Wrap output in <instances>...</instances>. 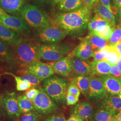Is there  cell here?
I'll use <instances>...</instances> for the list:
<instances>
[{
    "label": "cell",
    "mask_w": 121,
    "mask_h": 121,
    "mask_svg": "<svg viewBox=\"0 0 121 121\" xmlns=\"http://www.w3.org/2000/svg\"><path fill=\"white\" fill-rule=\"evenodd\" d=\"M91 10L83 6L68 12H58L54 16L53 24L67 33L79 32L86 29L90 20Z\"/></svg>",
    "instance_id": "obj_1"
},
{
    "label": "cell",
    "mask_w": 121,
    "mask_h": 121,
    "mask_svg": "<svg viewBox=\"0 0 121 121\" xmlns=\"http://www.w3.org/2000/svg\"><path fill=\"white\" fill-rule=\"evenodd\" d=\"M17 65L24 68L39 60V46L33 41L28 39H22L17 46L13 47Z\"/></svg>",
    "instance_id": "obj_2"
},
{
    "label": "cell",
    "mask_w": 121,
    "mask_h": 121,
    "mask_svg": "<svg viewBox=\"0 0 121 121\" xmlns=\"http://www.w3.org/2000/svg\"><path fill=\"white\" fill-rule=\"evenodd\" d=\"M20 15L28 26L35 29L51 24L47 14L35 5L25 4Z\"/></svg>",
    "instance_id": "obj_3"
},
{
    "label": "cell",
    "mask_w": 121,
    "mask_h": 121,
    "mask_svg": "<svg viewBox=\"0 0 121 121\" xmlns=\"http://www.w3.org/2000/svg\"><path fill=\"white\" fill-rule=\"evenodd\" d=\"M67 83L65 79L52 75L43 81V89L54 101L61 103L65 101Z\"/></svg>",
    "instance_id": "obj_4"
},
{
    "label": "cell",
    "mask_w": 121,
    "mask_h": 121,
    "mask_svg": "<svg viewBox=\"0 0 121 121\" xmlns=\"http://www.w3.org/2000/svg\"><path fill=\"white\" fill-rule=\"evenodd\" d=\"M67 33L54 25L51 24L43 28L36 29L34 32L35 39L41 43H55L64 39Z\"/></svg>",
    "instance_id": "obj_5"
},
{
    "label": "cell",
    "mask_w": 121,
    "mask_h": 121,
    "mask_svg": "<svg viewBox=\"0 0 121 121\" xmlns=\"http://www.w3.org/2000/svg\"><path fill=\"white\" fill-rule=\"evenodd\" d=\"M0 105L5 115L9 119L15 121L21 115L18 104L17 94L14 91H6L0 96Z\"/></svg>",
    "instance_id": "obj_6"
},
{
    "label": "cell",
    "mask_w": 121,
    "mask_h": 121,
    "mask_svg": "<svg viewBox=\"0 0 121 121\" xmlns=\"http://www.w3.org/2000/svg\"><path fill=\"white\" fill-rule=\"evenodd\" d=\"M39 92L32 101L33 111L41 115H48L56 112L58 107L54 101L41 87H37Z\"/></svg>",
    "instance_id": "obj_7"
},
{
    "label": "cell",
    "mask_w": 121,
    "mask_h": 121,
    "mask_svg": "<svg viewBox=\"0 0 121 121\" xmlns=\"http://www.w3.org/2000/svg\"><path fill=\"white\" fill-rule=\"evenodd\" d=\"M69 49L66 46L53 43H45L39 46V55L40 59L55 61L65 57V54L69 52Z\"/></svg>",
    "instance_id": "obj_8"
},
{
    "label": "cell",
    "mask_w": 121,
    "mask_h": 121,
    "mask_svg": "<svg viewBox=\"0 0 121 121\" xmlns=\"http://www.w3.org/2000/svg\"><path fill=\"white\" fill-rule=\"evenodd\" d=\"M0 23L24 37H28L30 30L28 25L22 17L7 13L0 16Z\"/></svg>",
    "instance_id": "obj_9"
},
{
    "label": "cell",
    "mask_w": 121,
    "mask_h": 121,
    "mask_svg": "<svg viewBox=\"0 0 121 121\" xmlns=\"http://www.w3.org/2000/svg\"><path fill=\"white\" fill-rule=\"evenodd\" d=\"M30 73L38 78L40 81H44L53 75L54 72L48 63H45L39 60L29 65L20 70V73Z\"/></svg>",
    "instance_id": "obj_10"
},
{
    "label": "cell",
    "mask_w": 121,
    "mask_h": 121,
    "mask_svg": "<svg viewBox=\"0 0 121 121\" xmlns=\"http://www.w3.org/2000/svg\"><path fill=\"white\" fill-rule=\"evenodd\" d=\"M107 91L103 83L98 77L91 75L90 77L88 92L86 95L87 99L93 102H98L106 96Z\"/></svg>",
    "instance_id": "obj_11"
},
{
    "label": "cell",
    "mask_w": 121,
    "mask_h": 121,
    "mask_svg": "<svg viewBox=\"0 0 121 121\" xmlns=\"http://www.w3.org/2000/svg\"><path fill=\"white\" fill-rule=\"evenodd\" d=\"M0 39L9 46L14 47L22 42L21 35L0 23Z\"/></svg>",
    "instance_id": "obj_12"
},
{
    "label": "cell",
    "mask_w": 121,
    "mask_h": 121,
    "mask_svg": "<svg viewBox=\"0 0 121 121\" xmlns=\"http://www.w3.org/2000/svg\"><path fill=\"white\" fill-rule=\"evenodd\" d=\"M99 77L102 80L107 93L113 95L119 94L121 90V78L111 75H100Z\"/></svg>",
    "instance_id": "obj_13"
},
{
    "label": "cell",
    "mask_w": 121,
    "mask_h": 121,
    "mask_svg": "<svg viewBox=\"0 0 121 121\" xmlns=\"http://www.w3.org/2000/svg\"><path fill=\"white\" fill-rule=\"evenodd\" d=\"M26 0H0V7L5 12L13 16L21 15Z\"/></svg>",
    "instance_id": "obj_14"
},
{
    "label": "cell",
    "mask_w": 121,
    "mask_h": 121,
    "mask_svg": "<svg viewBox=\"0 0 121 121\" xmlns=\"http://www.w3.org/2000/svg\"><path fill=\"white\" fill-rule=\"evenodd\" d=\"M72 69L77 75H92L91 62L77 57L71 58Z\"/></svg>",
    "instance_id": "obj_15"
},
{
    "label": "cell",
    "mask_w": 121,
    "mask_h": 121,
    "mask_svg": "<svg viewBox=\"0 0 121 121\" xmlns=\"http://www.w3.org/2000/svg\"><path fill=\"white\" fill-rule=\"evenodd\" d=\"M48 63L51 66L54 73L63 76H69L72 70L71 58L69 56Z\"/></svg>",
    "instance_id": "obj_16"
},
{
    "label": "cell",
    "mask_w": 121,
    "mask_h": 121,
    "mask_svg": "<svg viewBox=\"0 0 121 121\" xmlns=\"http://www.w3.org/2000/svg\"><path fill=\"white\" fill-rule=\"evenodd\" d=\"M99 108L116 115L121 110V99L119 96L106 95L100 102Z\"/></svg>",
    "instance_id": "obj_17"
},
{
    "label": "cell",
    "mask_w": 121,
    "mask_h": 121,
    "mask_svg": "<svg viewBox=\"0 0 121 121\" xmlns=\"http://www.w3.org/2000/svg\"><path fill=\"white\" fill-rule=\"evenodd\" d=\"M0 60L13 68L18 66L13 50L9 46L0 39Z\"/></svg>",
    "instance_id": "obj_18"
},
{
    "label": "cell",
    "mask_w": 121,
    "mask_h": 121,
    "mask_svg": "<svg viewBox=\"0 0 121 121\" xmlns=\"http://www.w3.org/2000/svg\"><path fill=\"white\" fill-rule=\"evenodd\" d=\"M72 114L80 118L83 121L87 120L92 116L93 108L89 102L83 101L74 106Z\"/></svg>",
    "instance_id": "obj_19"
},
{
    "label": "cell",
    "mask_w": 121,
    "mask_h": 121,
    "mask_svg": "<svg viewBox=\"0 0 121 121\" xmlns=\"http://www.w3.org/2000/svg\"><path fill=\"white\" fill-rule=\"evenodd\" d=\"M93 50L91 45L86 38L74 48L73 52V55L83 60H88L92 57Z\"/></svg>",
    "instance_id": "obj_20"
},
{
    "label": "cell",
    "mask_w": 121,
    "mask_h": 121,
    "mask_svg": "<svg viewBox=\"0 0 121 121\" xmlns=\"http://www.w3.org/2000/svg\"><path fill=\"white\" fill-rule=\"evenodd\" d=\"M92 9L95 14L108 21L112 26H115L116 20L114 14L107 7L102 4L99 0L94 6Z\"/></svg>",
    "instance_id": "obj_21"
},
{
    "label": "cell",
    "mask_w": 121,
    "mask_h": 121,
    "mask_svg": "<svg viewBox=\"0 0 121 121\" xmlns=\"http://www.w3.org/2000/svg\"><path fill=\"white\" fill-rule=\"evenodd\" d=\"M92 75H110L112 64L106 60H93L91 62Z\"/></svg>",
    "instance_id": "obj_22"
},
{
    "label": "cell",
    "mask_w": 121,
    "mask_h": 121,
    "mask_svg": "<svg viewBox=\"0 0 121 121\" xmlns=\"http://www.w3.org/2000/svg\"><path fill=\"white\" fill-rule=\"evenodd\" d=\"M83 6L82 0H63L56 4L59 12H68L80 9Z\"/></svg>",
    "instance_id": "obj_23"
},
{
    "label": "cell",
    "mask_w": 121,
    "mask_h": 121,
    "mask_svg": "<svg viewBox=\"0 0 121 121\" xmlns=\"http://www.w3.org/2000/svg\"><path fill=\"white\" fill-rule=\"evenodd\" d=\"M109 26L111 25L108 21L99 15L95 14V16L89 20L87 27L89 33H94L101 31Z\"/></svg>",
    "instance_id": "obj_24"
},
{
    "label": "cell",
    "mask_w": 121,
    "mask_h": 121,
    "mask_svg": "<svg viewBox=\"0 0 121 121\" xmlns=\"http://www.w3.org/2000/svg\"><path fill=\"white\" fill-rule=\"evenodd\" d=\"M86 39L90 44L93 51L102 49L108 45V42L97 35L89 33Z\"/></svg>",
    "instance_id": "obj_25"
},
{
    "label": "cell",
    "mask_w": 121,
    "mask_h": 121,
    "mask_svg": "<svg viewBox=\"0 0 121 121\" xmlns=\"http://www.w3.org/2000/svg\"><path fill=\"white\" fill-rule=\"evenodd\" d=\"M90 77L89 75H77L72 80L78 86L81 92L85 96L89 90Z\"/></svg>",
    "instance_id": "obj_26"
},
{
    "label": "cell",
    "mask_w": 121,
    "mask_h": 121,
    "mask_svg": "<svg viewBox=\"0 0 121 121\" xmlns=\"http://www.w3.org/2000/svg\"><path fill=\"white\" fill-rule=\"evenodd\" d=\"M17 99L21 114H24L33 111V102L26 97L25 94L17 95Z\"/></svg>",
    "instance_id": "obj_27"
},
{
    "label": "cell",
    "mask_w": 121,
    "mask_h": 121,
    "mask_svg": "<svg viewBox=\"0 0 121 121\" xmlns=\"http://www.w3.org/2000/svg\"><path fill=\"white\" fill-rule=\"evenodd\" d=\"M91 118L95 121H116L115 115L103 108L96 110L93 113Z\"/></svg>",
    "instance_id": "obj_28"
},
{
    "label": "cell",
    "mask_w": 121,
    "mask_h": 121,
    "mask_svg": "<svg viewBox=\"0 0 121 121\" xmlns=\"http://www.w3.org/2000/svg\"><path fill=\"white\" fill-rule=\"evenodd\" d=\"M106 55L105 60H106L112 65L116 64L118 60L120 59L119 54L117 52L114 46L107 45L106 46Z\"/></svg>",
    "instance_id": "obj_29"
},
{
    "label": "cell",
    "mask_w": 121,
    "mask_h": 121,
    "mask_svg": "<svg viewBox=\"0 0 121 121\" xmlns=\"http://www.w3.org/2000/svg\"><path fill=\"white\" fill-rule=\"evenodd\" d=\"M4 73L11 75L14 78L16 82V87L17 91H25L31 88L30 83L26 81L23 80L19 76H17L12 73L6 72Z\"/></svg>",
    "instance_id": "obj_30"
},
{
    "label": "cell",
    "mask_w": 121,
    "mask_h": 121,
    "mask_svg": "<svg viewBox=\"0 0 121 121\" xmlns=\"http://www.w3.org/2000/svg\"><path fill=\"white\" fill-rule=\"evenodd\" d=\"M121 40V26H113L112 33L108 39V45L114 46L116 43Z\"/></svg>",
    "instance_id": "obj_31"
},
{
    "label": "cell",
    "mask_w": 121,
    "mask_h": 121,
    "mask_svg": "<svg viewBox=\"0 0 121 121\" xmlns=\"http://www.w3.org/2000/svg\"><path fill=\"white\" fill-rule=\"evenodd\" d=\"M19 76L22 79L30 83L31 87H35L37 86L40 82V81L38 78L30 73H19Z\"/></svg>",
    "instance_id": "obj_32"
},
{
    "label": "cell",
    "mask_w": 121,
    "mask_h": 121,
    "mask_svg": "<svg viewBox=\"0 0 121 121\" xmlns=\"http://www.w3.org/2000/svg\"><path fill=\"white\" fill-rule=\"evenodd\" d=\"M41 117V114L32 111L23 114L19 121H39Z\"/></svg>",
    "instance_id": "obj_33"
},
{
    "label": "cell",
    "mask_w": 121,
    "mask_h": 121,
    "mask_svg": "<svg viewBox=\"0 0 121 121\" xmlns=\"http://www.w3.org/2000/svg\"><path fill=\"white\" fill-rule=\"evenodd\" d=\"M113 26H108L104 30L101 31L94 32V33H92V34L97 35L104 39L106 40L107 41H108V39L110 37L111 34L112 33Z\"/></svg>",
    "instance_id": "obj_34"
},
{
    "label": "cell",
    "mask_w": 121,
    "mask_h": 121,
    "mask_svg": "<svg viewBox=\"0 0 121 121\" xmlns=\"http://www.w3.org/2000/svg\"><path fill=\"white\" fill-rule=\"evenodd\" d=\"M106 52V47L100 49L93 51L92 57L93 58L94 60H105Z\"/></svg>",
    "instance_id": "obj_35"
},
{
    "label": "cell",
    "mask_w": 121,
    "mask_h": 121,
    "mask_svg": "<svg viewBox=\"0 0 121 121\" xmlns=\"http://www.w3.org/2000/svg\"><path fill=\"white\" fill-rule=\"evenodd\" d=\"M67 93H69V94L79 97L80 95L81 91L76 84L72 81L68 87Z\"/></svg>",
    "instance_id": "obj_36"
},
{
    "label": "cell",
    "mask_w": 121,
    "mask_h": 121,
    "mask_svg": "<svg viewBox=\"0 0 121 121\" xmlns=\"http://www.w3.org/2000/svg\"><path fill=\"white\" fill-rule=\"evenodd\" d=\"M38 92L39 90L38 88L31 87L26 91L25 95L28 99L32 101Z\"/></svg>",
    "instance_id": "obj_37"
},
{
    "label": "cell",
    "mask_w": 121,
    "mask_h": 121,
    "mask_svg": "<svg viewBox=\"0 0 121 121\" xmlns=\"http://www.w3.org/2000/svg\"><path fill=\"white\" fill-rule=\"evenodd\" d=\"M79 97L77 96L69 94V93H66L65 100L67 105H73L76 104L78 100Z\"/></svg>",
    "instance_id": "obj_38"
},
{
    "label": "cell",
    "mask_w": 121,
    "mask_h": 121,
    "mask_svg": "<svg viewBox=\"0 0 121 121\" xmlns=\"http://www.w3.org/2000/svg\"><path fill=\"white\" fill-rule=\"evenodd\" d=\"M43 121H66L63 114L53 115L44 119Z\"/></svg>",
    "instance_id": "obj_39"
},
{
    "label": "cell",
    "mask_w": 121,
    "mask_h": 121,
    "mask_svg": "<svg viewBox=\"0 0 121 121\" xmlns=\"http://www.w3.org/2000/svg\"><path fill=\"white\" fill-rule=\"evenodd\" d=\"M100 2L104 6L109 9L114 14L117 12V6H112L110 4V0H99Z\"/></svg>",
    "instance_id": "obj_40"
},
{
    "label": "cell",
    "mask_w": 121,
    "mask_h": 121,
    "mask_svg": "<svg viewBox=\"0 0 121 121\" xmlns=\"http://www.w3.org/2000/svg\"><path fill=\"white\" fill-rule=\"evenodd\" d=\"M110 75L117 78H121V72L118 69L116 64L111 65L110 70Z\"/></svg>",
    "instance_id": "obj_41"
},
{
    "label": "cell",
    "mask_w": 121,
    "mask_h": 121,
    "mask_svg": "<svg viewBox=\"0 0 121 121\" xmlns=\"http://www.w3.org/2000/svg\"><path fill=\"white\" fill-rule=\"evenodd\" d=\"M83 3V6L92 10L94 6L99 0H82Z\"/></svg>",
    "instance_id": "obj_42"
},
{
    "label": "cell",
    "mask_w": 121,
    "mask_h": 121,
    "mask_svg": "<svg viewBox=\"0 0 121 121\" xmlns=\"http://www.w3.org/2000/svg\"><path fill=\"white\" fill-rule=\"evenodd\" d=\"M34 4L36 6H43L46 2L48 1V0H31Z\"/></svg>",
    "instance_id": "obj_43"
},
{
    "label": "cell",
    "mask_w": 121,
    "mask_h": 121,
    "mask_svg": "<svg viewBox=\"0 0 121 121\" xmlns=\"http://www.w3.org/2000/svg\"><path fill=\"white\" fill-rule=\"evenodd\" d=\"M66 121H83V120L77 116L72 114L69 119Z\"/></svg>",
    "instance_id": "obj_44"
},
{
    "label": "cell",
    "mask_w": 121,
    "mask_h": 121,
    "mask_svg": "<svg viewBox=\"0 0 121 121\" xmlns=\"http://www.w3.org/2000/svg\"><path fill=\"white\" fill-rule=\"evenodd\" d=\"M114 48L116 49V51L119 54H121V40L118 42L117 43H116L114 46Z\"/></svg>",
    "instance_id": "obj_45"
},
{
    "label": "cell",
    "mask_w": 121,
    "mask_h": 121,
    "mask_svg": "<svg viewBox=\"0 0 121 121\" xmlns=\"http://www.w3.org/2000/svg\"><path fill=\"white\" fill-rule=\"evenodd\" d=\"M113 2L118 9L121 10V0H113Z\"/></svg>",
    "instance_id": "obj_46"
},
{
    "label": "cell",
    "mask_w": 121,
    "mask_h": 121,
    "mask_svg": "<svg viewBox=\"0 0 121 121\" xmlns=\"http://www.w3.org/2000/svg\"><path fill=\"white\" fill-rule=\"evenodd\" d=\"M63 0H48V2H50L53 5H56L60 3Z\"/></svg>",
    "instance_id": "obj_47"
},
{
    "label": "cell",
    "mask_w": 121,
    "mask_h": 121,
    "mask_svg": "<svg viewBox=\"0 0 121 121\" xmlns=\"http://www.w3.org/2000/svg\"><path fill=\"white\" fill-rule=\"evenodd\" d=\"M115 120L116 121H121V110L115 115Z\"/></svg>",
    "instance_id": "obj_48"
},
{
    "label": "cell",
    "mask_w": 121,
    "mask_h": 121,
    "mask_svg": "<svg viewBox=\"0 0 121 121\" xmlns=\"http://www.w3.org/2000/svg\"><path fill=\"white\" fill-rule=\"evenodd\" d=\"M117 67H118V69L120 70V71L121 72V60L119 59L118 60V61L116 63Z\"/></svg>",
    "instance_id": "obj_49"
},
{
    "label": "cell",
    "mask_w": 121,
    "mask_h": 121,
    "mask_svg": "<svg viewBox=\"0 0 121 121\" xmlns=\"http://www.w3.org/2000/svg\"><path fill=\"white\" fill-rule=\"evenodd\" d=\"M6 13L2 9H1V8L0 7V16L4 15Z\"/></svg>",
    "instance_id": "obj_50"
},
{
    "label": "cell",
    "mask_w": 121,
    "mask_h": 121,
    "mask_svg": "<svg viewBox=\"0 0 121 121\" xmlns=\"http://www.w3.org/2000/svg\"><path fill=\"white\" fill-rule=\"evenodd\" d=\"M1 105H0V118L1 117Z\"/></svg>",
    "instance_id": "obj_51"
},
{
    "label": "cell",
    "mask_w": 121,
    "mask_h": 121,
    "mask_svg": "<svg viewBox=\"0 0 121 121\" xmlns=\"http://www.w3.org/2000/svg\"><path fill=\"white\" fill-rule=\"evenodd\" d=\"M119 96L120 97V98L121 99V92H120V93L119 94Z\"/></svg>",
    "instance_id": "obj_52"
},
{
    "label": "cell",
    "mask_w": 121,
    "mask_h": 121,
    "mask_svg": "<svg viewBox=\"0 0 121 121\" xmlns=\"http://www.w3.org/2000/svg\"><path fill=\"white\" fill-rule=\"evenodd\" d=\"M19 121V118H18L17 119H16V120H15V121Z\"/></svg>",
    "instance_id": "obj_53"
},
{
    "label": "cell",
    "mask_w": 121,
    "mask_h": 121,
    "mask_svg": "<svg viewBox=\"0 0 121 121\" xmlns=\"http://www.w3.org/2000/svg\"><path fill=\"white\" fill-rule=\"evenodd\" d=\"M119 58H120V60H121V54L119 55Z\"/></svg>",
    "instance_id": "obj_54"
},
{
    "label": "cell",
    "mask_w": 121,
    "mask_h": 121,
    "mask_svg": "<svg viewBox=\"0 0 121 121\" xmlns=\"http://www.w3.org/2000/svg\"><path fill=\"white\" fill-rule=\"evenodd\" d=\"M95 121V120H93V119H91V120H89V121Z\"/></svg>",
    "instance_id": "obj_55"
},
{
    "label": "cell",
    "mask_w": 121,
    "mask_h": 121,
    "mask_svg": "<svg viewBox=\"0 0 121 121\" xmlns=\"http://www.w3.org/2000/svg\"><path fill=\"white\" fill-rule=\"evenodd\" d=\"M120 26H121V24H120Z\"/></svg>",
    "instance_id": "obj_56"
},
{
    "label": "cell",
    "mask_w": 121,
    "mask_h": 121,
    "mask_svg": "<svg viewBox=\"0 0 121 121\" xmlns=\"http://www.w3.org/2000/svg\"><path fill=\"white\" fill-rule=\"evenodd\" d=\"M0 75H1V74H0Z\"/></svg>",
    "instance_id": "obj_57"
},
{
    "label": "cell",
    "mask_w": 121,
    "mask_h": 121,
    "mask_svg": "<svg viewBox=\"0 0 121 121\" xmlns=\"http://www.w3.org/2000/svg\"></svg>",
    "instance_id": "obj_58"
},
{
    "label": "cell",
    "mask_w": 121,
    "mask_h": 121,
    "mask_svg": "<svg viewBox=\"0 0 121 121\" xmlns=\"http://www.w3.org/2000/svg\"></svg>",
    "instance_id": "obj_59"
}]
</instances>
